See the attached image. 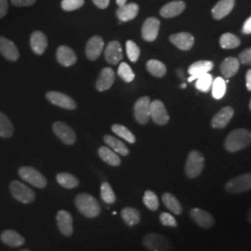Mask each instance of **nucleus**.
<instances>
[{
	"label": "nucleus",
	"mask_w": 251,
	"mask_h": 251,
	"mask_svg": "<svg viewBox=\"0 0 251 251\" xmlns=\"http://www.w3.org/2000/svg\"><path fill=\"white\" fill-rule=\"evenodd\" d=\"M75 204L81 214L89 219H94L100 214V206L98 200L90 194H78L75 199Z\"/></svg>",
	"instance_id": "1"
},
{
	"label": "nucleus",
	"mask_w": 251,
	"mask_h": 251,
	"mask_svg": "<svg viewBox=\"0 0 251 251\" xmlns=\"http://www.w3.org/2000/svg\"><path fill=\"white\" fill-rule=\"evenodd\" d=\"M251 144V132L246 128L233 130L226 137L225 149L228 152H238Z\"/></svg>",
	"instance_id": "2"
},
{
	"label": "nucleus",
	"mask_w": 251,
	"mask_h": 251,
	"mask_svg": "<svg viewBox=\"0 0 251 251\" xmlns=\"http://www.w3.org/2000/svg\"><path fill=\"white\" fill-rule=\"evenodd\" d=\"M144 248L150 251H172L171 240L160 233H147L143 240Z\"/></svg>",
	"instance_id": "3"
},
{
	"label": "nucleus",
	"mask_w": 251,
	"mask_h": 251,
	"mask_svg": "<svg viewBox=\"0 0 251 251\" xmlns=\"http://www.w3.org/2000/svg\"><path fill=\"white\" fill-rule=\"evenodd\" d=\"M9 190L14 199L23 204H30L36 199L35 192L19 180L11 181Z\"/></svg>",
	"instance_id": "4"
},
{
	"label": "nucleus",
	"mask_w": 251,
	"mask_h": 251,
	"mask_svg": "<svg viewBox=\"0 0 251 251\" xmlns=\"http://www.w3.org/2000/svg\"><path fill=\"white\" fill-rule=\"evenodd\" d=\"M205 158L203 154L198 151L190 152L185 165V173L187 177L194 179L198 177L204 170Z\"/></svg>",
	"instance_id": "5"
},
{
	"label": "nucleus",
	"mask_w": 251,
	"mask_h": 251,
	"mask_svg": "<svg viewBox=\"0 0 251 251\" xmlns=\"http://www.w3.org/2000/svg\"><path fill=\"white\" fill-rule=\"evenodd\" d=\"M18 173L22 179L36 188H45L48 184L45 176L32 167H22L19 169Z\"/></svg>",
	"instance_id": "6"
},
{
	"label": "nucleus",
	"mask_w": 251,
	"mask_h": 251,
	"mask_svg": "<svg viewBox=\"0 0 251 251\" xmlns=\"http://www.w3.org/2000/svg\"><path fill=\"white\" fill-rule=\"evenodd\" d=\"M225 190L231 194H242L251 190V173L241 174L230 179L225 184Z\"/></svg>",
	"instance_id": "7"
},
{
	"label": "nucleus",
	"mask_w": 251,
	"mask_h": 251,
	"mask_svg": "<svg viewBox=\"0 0 251 251\" xmlns=\"http://www.w3.org/2000/svg\"><path fill=\"white\" fill-rule=\"evenodd\" d=\"M151 100L149 97H142L136 101L134 105V116L138 123L147 124L151 117Z\"/></svg>",
	"instance_id": "8"
},
{
	"label": "nucleus",
	"mask_w": 251,
	"mask_h": 251,
	"mask_svg": "<svg viewBox=\"0 0 251 251\" xmlns=\"http://www.w3.org/2000/svg\"><path fill=\"white\" fill-rule=\"evenodd\" d=\"M53 132L55 135L67 145H73L76 141V135L71 126L63 122H55L53 124Z\"/></svg>",
	"instance_id": "9"
},
{
	"label": "nucleus",
	"mask_w": 251,
	"mask_h": 251,
	"mask_svg": "<svg viewBox=\"0 0 251 251\" xmlns=\"http://www.w3.org/2000/svg\"><path fill=\"white\" fill-rule=\"evenodd\" d=\"M191 219L201 228L209 229L215 225V220L213 216L204 209L195 207L190 210Z\"/></svg>",
	"instance_id": "10"
},
{
	"label": "nucleus",
	"mask_w": 251,
	"mask_h": 251,
	"mask_svg": "<svg viewBox=\"0 0 251 251\" xmlns=\"http://www.w3.org/2000/svg\"><path fill=\"white\" fill-rule=\"evenodd\" d=\"M150 110H151V117L155 124L163 126L166 125L169 122L170 120L169 114L161 100H154L151 101Z\"/></svg>",
	"instance_id": "11"
},
{
	"label": "nucleus",
	"mask_w": 251,
	"mask_h": 251,
	"mask_svg": "<svg viewBox=\"0 0 251 251\" xmlns=\"http://www.w3.org/2000/svg\"><path fill=\"white\" fill-rule=\"evenodd\" d=\"M47 99L49 100L51 103L59 107L68 109V110H74L76 107V103L74 100L67 96L66 94L58 92V91H49L47 94Z\"/></svg>",
	"instance_id": "12"
},
{
	"label": "nucleus",
	"mask_w": 251,
	"mask_h": 251,
	"mask_svg": "<svg viewBox=\"0 0 251 251\" xmlns=\"http://www.w3.org/2000/svg\"><path fill=\"white\" fill-rule=\"evenodd\" d=\"M57 226L59 228V231L61 233L69 237L74 233V227H73V217L68 211L66 210H60L58 211L56 216Z\"/></svg>",
	"instance_id": "13"
},
{
	"label": "nucleus",
	"mask_w": 251,
	"mask_h": 251,
	"mask_svg": "<svg viewBox=\"0 0 251 251\" xmlns=\"http://www.w3.org/2000/svg\"><path fill=\"white\" fill-rule=\"evenodd\" d=\"M160 28V21L158 19L151 17L144 22L142 29V35L145 41L152 42L156 39Z\"/></svg>",
	"instance_id": "14"
},
{
	"label": "nucleus",
	"mask_w": 251,
	"mask_h": 251,
	"mask_svg": "<svg viewBox=\"0 0 251 251\" xmlns=\"http://www.w3.org/2000/svg\"><path fill=\"white\" fill-rule=\"evenodd\" d=\"M213 65L214 64L210 61H198L193 63L188 69V73L190 74L189 82L197 80L198 77L207 74L213 68Z\"/></svg>",
	"instance_id": "15"
},
{
	"label": "nucleus",
	"mask_w": 251,
	"mask_h": 251,
	"mask_svg": "<svg viewBox=\"0 0 251 251\" xmlns=\"http://www.w3.org/2000/svg\"><path fill=\"white\" fill-rule=\"evenodd\" d=\"M0 53L11 62L17 61L20 57L16 45L4 36H0Z\"/></svg>",
	"instance_id": "16"
},
{
	"label": "nucleus",
	"mask_w": 251,
	"mask_h": 251,
	"mask_svg": "<svg viewBox=\"0 0 251 251\" xmlns=\"http://www.w3.org/2000/svg\"><path fill=\"white\" fill-rule=\"evenodd\" d=\"M104 47V42L100 36H93L88 41L86 46V55L88 59L94 61L99 58Z\"/></svg>",
	"instance_id": "17"
},
{
	"label": "nucleus",
	"mask_w": 251,
	"mask_h": 251,
	"mask_svg": "<svg viewBox=\"0 0 251 251\" xmlns=\"http://www.w3.org/2000/svg\"><path fill=\"white\" fill-rule=\"evenodd\" d=\"M171 43L176 46L178 49L181 50H189L193 48L195 44V38L189 33H178L171 35L170 37Z\"/></svg>",
	"instance_id": "18"
},
{
	"label": "nucleus",
	"mask_w": 251,
	"mask_h": 251,
	"mask_svg": "<svg viewBox=\"0 0 251 251\" xmlns=\"http://www.w3.org/2000/svg\"><path fill=\"white\" fill-rule=\"evenodd\" d=\"M104 55H105V60L110 64L116 65L117 63H120L123 58L122 48L120 43L117 41H111L105 49Z\"/></svg>",
	"instance_id": "19"
},
{
	"label": "nucleus",
	"mask_w": 251,
	"mask_h": 251,
	"mask_svg": "<svg viewBox=\"0 0 251 251\" xmlns=\"http://www.w3.org/2000/svg\"><path fill=\"white\" fill-rule=\"evenodd\" d=\"M233 109L230 106L224 107L220 110L211 120V126L215 128H224L230 120L232 119L233 116Z\"/></svg>",
	"instance_id": "20"
},
{
	"label": "nucleus",
	"mask_w": 251,
	"mask_h": 251,
	"mask_svg": "<svg viewBox=\"0 0 251 251\" xmlns=\"http://www.w3.org/2000/svg\"><path fill=\"white\" fill-rule=\"evenodd\" d=\"M0 240L6 246L11 248H19L25 243V239L16 231L8 229L0 234Z\"/></svg>",
	"instance_id": "21"
},
{
	"label": "nucleus",
	"mask_w": 251,
	"mask_h": 251,
	"mask_svg": "<svg viewBox=\"0 0 251 251\" xmlns=\"http://www.w3.org/2000/svg\"><path fill=\"white\" fill-rule=\"evenodd\" d=\"M115 82V72L112 68L105 67L100 74L99 78L96 82V89L99 91L109 90Z\"/></svg>",
	"instance_id": "22"
},
{
	"label": "nucleus",
	"mask_w": 251,
	"mask_h": 251,
	"mask_svg": "<svg viewBox=\"0 0 251 251\" xmlns=\"http://www.w3.org/2000/svg\"><path fill=\"white\" fill-rule=\"evenodd\" d=\"M30 45L35 53L41 55L45 52L46 49L48 47V38L44 33L36 31L31 35Z\"/></svg>",
	"instance_id": "23"
},
{
	"label": "nucleus",
	"mask_w": 251,
	"mask_h": 251,
	"mask_svg": "<svg viewBox=\"0 0 251 251\" xmlns=\"http://www.w3.org/2000/svg\"><path fill=\"white\" fill-rule=\"evenodd\" d=\"M185 9V3L183 1H172L165 5L160 9V15L164 18H173L182 13Z\"/></svg>",
	"instance_id": "24"
},
{
	"label": "nucleus",
	"mask_w": 251,
	"mask_h": 251,
	"mask_svg": "<svg viewBox=\"0 0 251 251\" xmlns=\"http://www.w3.org/2000/svg\"><path fill=\"white\" fill-rule=\"evenodd\" d=\"M139 13V6L136 3L125 4L124 6L119 7L117 10V18L120 22H128L136 18Z\"/></svg>",
	"instance_id": "25"
},
{
	"label": "nucleus",
	"mask_w": 251,
	"mask_h": 251,
	"mask_svg": "<svg viewBox=\"0 0 251 251\" xmlns=\"http://www.w3.org/2000/svg\"><path fill=\"white\" fill-rule=\"evenodd\" d=\"M57 60L63 66H71L76 63V55L67 46H61L57 50Z\"/></svg>",
	"instance_id": "26"
},
{
	"label": "nucleus",
	"mask_w": 251,
	"mask_h": 251,
	"mask_svg": "<svg viewBox=\"0 0 251 251\" xmlns=\"http://www.w3.org/2000/svg\"><path fill=\"white\" fill-rule=\"evenodd\" d=\"M235 4V0H220L212 9V15L216 20H221L227 16Z\"/></svg>",
	"instance_id": "27"
},
{
	"label": "nucleus",
	"mask_w": 251,
	"mask_h": 251,
	"mask_svg": "<svg viewBox=\"0 0 251 251\" xmlns=\"http://www.w3.org/2000/svg\"><path fill=\"white\" fill-rule=\"evenodd\" d=\"M240 62L236 58L229 57L226 58L221 64V71L225 78H231L237 73L239 69Z\"/></svg>",
	"instance_id": "28"
},
{
	"label": "nucleus",
	"mask_w": 251,
	"mask_h": 251,
	"mask_svg": "<svg viewBox=\"0 0 251 251\" xmlns=\"http://www.w3.org/2000/svg\"><path fill=\"white\" fill-rule=\"evenodd\" d=\"M121 218L126 225L133 227L141 222V212L132 206H126L121 211Z\"/></svg>",
	"instance_id": "29"
},
{
	"label": "nucleus",
	"mask_w": 251,
	"mask_h": 251,
	"mask_svg": "<svg viewBox=\"0 0 251 251\" xmlns=\"http://www.w3.org/2000/svg\"><path fill=\"white\" fill-rule=\"evenodd\" d=\"M100 157L107 163L108 165L113 166V167H117L121 164V159L117 152H114L111 148L108 146H101L100 147L98 150Z\"/></svg>",
	"instance_id": "30"
},
{
	"label": "nucleus",
	"mask_w": 251,
	"mask_h": 251,
	"mask_svg": "<svg viewBox=\"0 0 251 251\" xmlns=\"http://www.w3.org/2000/svg\"><path fill=\"white\" fill-rule=\"evenodd\" d=\"M103 141L109 148H111L114 152H117L118 154L126 156L129 153V151L125 144L123 142H121L120 140H118L117 138H115L111 135H105L103 137Z\"/></svg>",
	"instance_id": "31"
},
{
	"label": "nucleus",
	"mask_w": 251,
	"mask_h": 251,
	"mask_svg": "<svg viewBox=\"0 0 251 251\" xmlns=\"http://www.w3.org/2000/svg\"><path fill=\"white\" fill-rule=\"evenodd\" d=\"M162 201L165 206L175 215H180L182 212V206L176 197L171 193H165L162 196Z\"/></svg>",
	"instance_id": "32"
},
{
	"label": "nucleus",
	"mask_w": 251,
	"mask_h": 251,
	"mask_svg": "<svg viewBox=\"0 0 251 251\" xmlns=\"http://www.w3.org/2000/svg\"><path fill=\"white\" fill-rule=\"evenodd\" d=\"M56 179H57L58 183L63 188H76L79 185V180H78V179L75 176H74L73 174L67 173V172L59 173L56 176Z\"/></svg>",
	"instance_id": "33"
},
{
	"label": "nucleus",
	"mask_w": 251,
	"mask_h": 251,
	"mask_svg": "<svg viewBox=\"0 0 251 251\" xmlns=\"http://www.w3.org/2000/svg\"><path fill=\"white\" fill-rule=\"evenodd\" d=\"M146 68L148 72L155 77H163L167 73V68L165 64L157 60L148 61L146 63Z\"/></svg>",
	"instance_id": "34"
},
{
	"label": "nucleus",
	"mask_w": 251,
	"mask_h": 251,
	"mask_svg": "<svg viewBox=\"0 0 251 251\" xmlns=\"http://www.w3.org/2000/svg\"><path fill=\"white\" fill-rule=\"evenodd\" d=\"M240 44H241V41L239 37L234 36L232 33H225L220 38V45L223 49L232 50L239 47Z\"/></svg>",
	"instance_id": "35"
},
{
	"label": "nucleus",
	"mask_w": 251,
	"mask_h": 251,
	"mask_svg": "<svg viewBox=\"0 0 251 251\" xmlns=\"http://www.w3.org/2000/svg\"><path fill=\"white\" fill-rule=\"evenodd\" d=\"M14 133L12 123L6 115L0 112V137L10 138Z\"/></svg>",
	"instance_id": "36"
},
{
	"label": "nucleus",
	"mask_w": 251,
	"mask_h": 251,
	"mask_svg": "<svg viewBox=\"0 0 251 251\" xmlns=\"http://www.w3.org/2000/svg\"><path fill=\"white\" fill-rule=\"evenodd\" d=\"M100 198L106 204H114L117 201L116 194L107 181L102 182L100 185Z\"/></svg>",
	"instance_id": "37"
},
{
	"label": "nucleus",
	"mask_w": 251,
	"mask_h": 251,
	"mask_svg": "<svg viewBox=\"0 0 251 251\" xmlns=\"http://www.w3.org/2000/svg\"><path fill=\"white\" fill-rule=\"evenodd\" d=\"M112 130L118 137L124 139L125 141H126L129 144H134L135 142H136V138H135L134 134L128 128H126V126H124L115 124V125L112 126Z\"/></svg>",
	"instance_id": "38"
},
{
	"label": "nucleus",
	"mask_w": 251,
	"mask_h": 251,
	"mask_svg": "<svg viewBox=\"0 0 251 251\" xmlns=\"http://www.w3.org/2000/svg\"><path fill=\"white\" fill-rule=\"evenodd\" d=\"M212 96L216 100L222 99L226 92V82L222 77H217L212 83Z\"/></svg>",
	"instance_id": "39"
},
{
	"label": "nucleus",
	"mask_w": 251,
	"mask_h": 251,
	"mask_svg": "<svg viewBox=\"0 0 251 251\" xmlns=\"http://www.w3.org/2000/svg\"><path fill=\"white\" fill-rule=\"evenodd\" d=\"M143 201L145 206H147V208H149L152 211L157 210L159 207V200L157 196L150 190L145 191Z\"/></svg>",
	"instance_id": "40"
},
{
	"label": "nucleus",
	"mask_w": 251,
	"mask_h": 251,
	"mask_svg": "<svg viewBox=\"0 0 251 251\" xmlns=\"http://www.w3.org/2000/svg\"><path fill=\"white\" fill-rule=\"evenodd\" d=\"M213 83V78L210 74H205L202 76L198 77L196 83V88L202 92H207L211 89Z\"/></svg>",
	"instance_id": "41"
},
{
	"label": "nucleus",
	"mask_w": 251,
	"mask_h": 251,
	"mask_svg": "<svg viewBox=\"0 0 251 251\" xmlns=\"http://www.w3.org/2000/svg\"><path fill=\"white\" fill-rule=\"evenodd\" d=\"M117 74L126 83H130V82L134 80V73L127 63H120V65L118 67V70H117Z\"/></svg>",
	"instance_id": "42"
},
{
	"label": "nucleus",
	"mask_w": 251,
	"mask_h": 251,
	"mask_svg": "<svg viewBox=\"0 0 251 251\" xmlns=\"http://www.w3.org/2000/svg\"><path fill=\"white\" fill-rule=\"evenodd\" d=\"M126 54H127L128 59L132 63H136L138 61L139 57H140V54H141L140 48L132 40H128V41H126Z\"/></svg>",
	"instance_id": "43"
},
{
	"label": "nucleus",
	"mask_w": 251,
	"mask_h": 251,
	"mask_svg": "<svg viewBox=\"0 0 251 251\" xmlns=\"http://www.w3.org/2000/svg\"><path fill=\"white\" fill-rule=\"evenodd\" d=\"M84 5V0H63L62 8L66 11H73L79 9Z\"/></svg>",
	"instance_id": "44"
},
{
	"label": "nucleus",
	"mask_w": 251,
	"mask_h": 251,
	"mask_svg": "<svg viewBox=\"0 0 251 251\" xmlns=\"http://www.w3.org/2000/svg\"><path fill=\"white\" fill-rule=\"evenodd\" d=\"M159 221L162 225L164 226H168V227H177V221L173 216L168 213V212H162L159 216Z\"/></svg>",
	"instance_id": "45"
},
{
	"label": "nucleus",
	"mask_w": 251,
	"mask_h": 251,
	"mask_svg": "<svg viewBox=\"0 0 251 251\" xmlns=\"http://www.w3.org/2000/svg\"><path fill=\"white\" fill-rule=\"evenodd\" d=\"M239 62L244 64H251V48L245 50L239 55Z\"/></svg>",
	"instance_id": "46"
},
{
	"label": "nucleus",
	"mask_w": 251,
	"mask_h": 251,
	"mask_svg": "<svg viewBox=\"0 0 251 251\" xmlns=\"http://www.w3.org/2000/svg\"><path fill=\"white\" fill-rule=\"evenodd\" d=\"M36 0H11V3L17 7H27L35 4Z\"/></svg>",
	"instance_id": "47"
},
{
	"label": "nucleus",
	"mask_w": 251,
	"mask_h": 251,
	"mask_svg": "<svg viewBox=\"0 0 251 251\" xmlns=\"http://www.w3.org/2000/svg\"><path fill=\"white\" fill-rule=\"evenodd\" d=\"M9 9V4H8V0H0V19L3 18Z\"/></svg>",
	"instance_id": "48"
},
{
	"label": "nucleus",
	"mask_w": 251,
	"mask_h": 251,
	"mask_svg": "<svg viewBox=\"0 0 251 251\" xmlns=\"http://www.w3.org/2000/svg\"><path fill=\"white\" fill-rule=\"evenodd\" d=\"M93 3L100 9H106L109 6L110 0H92Z\"/></svg>",
	"instance_id": "49"
},
{
	"label": "nucleus",
	"mask_w": 251,
	"mask_h": 251,
	"mask_svg": "<svg viewBox=\"0 0 251 251\" xmlns=\"http://www.w3.org/2000/svg\"><path fill=\"white\" fill-rule=\"evenodd\" d=\"M242 31L244 34H247V35L251 34V17L245 22V24L243 25Z\"/></svg>",
	"instance_id": "50"
},
{
	"label": "nucleus",
	"mask_w": 251,
	"mask_h": 251,
	"mask_svg": "<svg viewBox=\"0 0 251 251\" xmlns=\"http://www.w3.org/2000/svg\"><path fill=\"white\" fill-rule=\"evenodd\" d=\"M246 83H247V89L251 91V69H250L248 73H247Z\"/></svg>",
	"instance_id": "51"
},
{
	"label": "nucleus",
	"mask_w": 251,
	"mask_h": 251,
	"mask_svg": "<svg viewBox=\"0 0 251 251\" xmlns=\"http://www.w3.org/2000/svg\"><path fill=\"white\" fill-rule=\"evenodd\" d=\"M117 3L119 7H121L126 4V0H117Z\"/></svg>",
	"instance_id": "52"
},
{
	"label": "nucleus",
	"mask_w": 251,
	"mask_h": 251,
	"mask_svg": "<svg viewBox=\"0 0 251 251\" xmlns=\"http://www.w3.org/2000/svg\"><path fill=\"white\" fill-rule=\"evenodd\" d=\"M248 220H249V222L251 224V207L250 208V210H249V214H248Z\"/></svg>",
	"instance_id": "53"
},
{
	"label": "nucleus",
	"mask_w": 251,
	"mask_h": 251,
	"mask_svg": "<svg viewBox=\"0 0 251 251\" xmlns=\"http://www.w3.org/2000/svg\"><path fill=\"white\" fill-rule=\"evenodd\" d=\"M181 88H182V89H185V88H186V84H182V85H181Z\"/></svg>",
	"instance_id": "54"
},
{
	"label": "nucleus",
	"mask_w": 251,
	"mask_h": 251,
	"mask_svg": "<svg viewBox=\"0 0 251 251\" xmlns=\"http://www.w3.org/2000/svg\"><path fill=\"white\" fill-rule=\"evenodd\" d=\"M31 251L30 250H22V251Z\"/></svg>",
	"instance_id": "55"
},
{
	"label": "nucleus",
	"mask_w": 251,
	"mask_h": 251,
	"mask_svg": "<svg viewBox=\"0 0 251 251\" xmlns=\"http://www.w3.org/2000/svg\"><path fill=\"white\" fill-rule=\"evenodd\" d=\"M250 108H251V103H250Z\"/></svg>",
	"instance_id": "56"
}]
</instances>
